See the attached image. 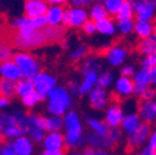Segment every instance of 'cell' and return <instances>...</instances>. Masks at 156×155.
<instances>
[{
  "label": "cell",
  "instance_id": "cell-1",
  "mask_svg": "<svg viewBox=\"0 0 156 155\" xmlns=\"http://www.w3.org/2000/svg\"><path fill=\"white\" fill-rule=\"evenodd\" d=\"M11 61L17 65V67L20 68L21 74L25 78H32V77L37 76L38 72V62L37 59L31 55V53H25V52H19L12 55Z\"/></svg>",
  "mask_w": 156,
  "mask_h": 155
},
{
  "label": "cell",
  "instance_id": "cell-2",
  "mask_svg": "<svg viewBox=\"0 0 156 155\" xmlns=\"http://www.w3.org/2000/svg\"><path fill=\"white\" fill-rule=\"evenodd\" d=\"M66 124H67V145H77L82 140V133H81V125L78 122V117L74 112H71L66 117Z\"/></svg>",
  "mask_w": 156,
  "mask_h": 155
},
{
  "label": "cell",
  "instance_id": "cell-3",
  "mask_svg": "<svg viewBox=\"0 0 156 155\" xmlns=\"http://www.w3.org/2000/svg\"><path fill=\"white\" fill-rule=\"evenodd\" d=\"M47 13V3L45 0H25V17L35 19L45 16Z\"/></svg>",
  "mask_w": 156,
  "mask_h": 155
},
{
  "label": "cell",
  "instance_id": "cell-4",
  "mask_svg": "<svg viewBox=\"0 0 156 155\" xmlns=\"http://www.w3.org/2000/svg\"><path fill=\"white\" fill-rule=\"evenodd\" d=\"M150 133V121H146L145 123H143L141 125H139V128L135 130L134 134H131V137L129 139L128 143V148H126V153H131L136 146H139L146 138Z\"/></svg>",
  "mask_w": 156,
  "mask_h": 155
},
{
  "label": "cell",
  "instance_id": "cell-5",
  "mask_svg": "<svg viewBox=\"0 0 156 155\" xmlns=\"http://www.w3.org/2000/svg\"><path fill=\"white\" fill-rule=\"evenodd\" d=\"M55 86V78L48 74L45 73H40L35 76L34 80V87H36L37 93L40 96V99H45V96L47 92H50L52 89V87Z\"/></svg>",
  "mask_w": 156,
  "mask_h": 155
},
{
  "label": "cell",
  "instance_id": "cell-6",
  "mask_svg": "<svg viewBox=\"0 0 156 155\" xmlns=\"http://www.w3.org/2000/svg\"><path fill=\"white\" fill-rule=\"evenodd\" d=\"M42 32H44V36L46 38V42L47 45L50 44H58L62 41V38L65 37V34H66V27L65 26H58V25H55V26H45L42 29Z\"/></svg>",
  "mask_w": 156,
  "mask_h": 155
},
{
  "label": "cell",
  "instance_id": "cell-7",
  "mask_svg": "<svg viewBox=\"0 0 156 155\" xmlns=\"http://www.w3.org/2000/svg\"><path fill=\"white\" fill-rule=\"evenodd\" d=\"M0 73L3 74V77L5 78H9V80H20L21 78V71L20 68L17 67L16 63H14L11 60L10 61H6L4 63L0 65Z\"/></svg>",
  "mask_w": 156,
  "mask_h": 155
},
{
  "label": "cell",
  "instance_id": "cell-8",
  "mask_svg": "<svg viewBox=\"0 0 156 155\" xmlns=\"http://www.w3.org/2000/svg\"><path fill=\"white\" fill-rule=\"evenodd\" d=\"M16 93V82L2 77L0 78V99H10Z\"/></svg>",
  "mask_w": 156,
  "mask_h": 155
},
{
  "label": "cell",
  "instance_id": "cell-9",
  "mask_svg": "<svg viewBox=\"0 0 156 155\" xmlns=\"http://www.w3.org/2000/svg\"><path fill=\"white\" fill-rule=\"evenodd\" d=\"M138 112L141 114V117L145 121H151L156 118V102L144 101L140 98L138 103Z\"/></svg>",
  "mask_w": 156,
  "mask_h": 155
},
{
  "label": "cell",
  "instance_id": "cell-10",
  "mask_svg": "<svg viewBox=\"0 0 156 155\" xmlns=\"http://www.w3.org/2000/svg\"><path fill=\"white\" fill-rule=\"evenodd\" d=\"M65 144V137L60 133H51L50 135H47L45 139V146L47 150L50 151H55V150H60Z\"/></svg>",
  "mask_w": 156,
  "mask_h": 155
},
{
  "label": "cell",
  "instance_id": "cell-11",
  "mask_svg": "<svg viewBox=\"0 0 156 155\" xmlns=\"http://www.w3.org/2000/svg\"><path fill=\"white\" fill-rule=\"evenodd\" d=\"M136 20L138 21H146L147 19L151 17L154 11V5L150 0H144L140 2V4L136 8Z\"/></svg>",
  "mask_w": 156,
  "mask_h": 155
},
{
  "label": "cell",
  "instance_id": "cell-12",
  "mask_svg": "<svg viewBox=\"0 0 156 155\" xmlns=\"http://www.w3.org/2000/svg\"><path fill=\"white\" fill-rule=\"evenodd\" d=\"M69 6L68 4H62L60 6H55V8H51L50 10H47V24H50L51 26H55L57 25L62 20V16H63V13L66 10V8Z\"/></svg>",
  "mask_w": 156,
  "mask_h": 155
},
{
  "label": "cell",
  "instance_id": "cell-13",
  "mask_svg": "<svg viewBox=\"0 0 156 155\" xmlns=\"http://www.w3.org/2000/svg\"><path fill=\"white\" fill-rule=\"evenodd\" d=\"M87 21V14L82 9H71L68 26H81Z\"/></svg>",
  "mask_w": 156,
  "mask_h": 155
},
{
  "label": "cell",
  "instance_id": "cell-14",
  "mask_svg": "<svg viewBox=\"0 0 156 155\" xmlns=\"http://www.w3.org/2000/svg\"><path fill=\"white\" fill-rule=\"evenodd\" d=\"M12 148L16 155H30L32 151V144L27 138H19L14 143Z\"/></svg>",
  "mask_w": 156,
  "mask_h": 155
},
{
  "label": "cell",
  "instance_id": "cell-15",
  "mask_svg": "<svg viewBox=\"0 0 156 155\" xmlns=\"http://www.w3.org/2000/svg\"><path fill=\"white\" fill-rule=\"evenodd\" d=\"M135 50L139 53H147V55H154L156 53V38H144L143 41H140L136 45Z\"/></svg>",
  "mask_w": 156,
  "mask_h": 155
},
{
  "label": "cell",
  "instance_id": "cell-16",
  "mask_svg": "<svg viewBox=\"0 0 156 155\" xmlns=\"http://www.w3.org/2000/svg\"><path fill=\"white\" fill-rule=\"evenodd\" d=\"M105 93L102 91V88H97L90 94V106L94 109H101L105 106Z\"/></svg>",
  "mask_w": 156,
  "mask_h": 155
},
{
  "label": "cell",
  "instance_id": "cell-17",
  "mask_svg": "<svg viewBox=\"0 0 156 155\" xmlns=\"http://www.w3.org/2000/svg\"><path fill=\"white\" fill-rule=\"evenodd\" d=\"M123 121V114H122V110L119 107H112L109 110H108V114H107V123L108 125L110 127H116L119 125L120 122Z\"/></svg>",
  "mask_w": 156,
  "mask_h": 155
},
{
  "label": "cell",
  "instance_id": "cell-18",
  "mask_svg": "<svg viewBox=\"0 0 156 155\" xmlns=\"http://www.w3.org/2000/svg\"><path fill=\"white\" fill-rule=\"evenodd\" d=\"M16 92L20 96H26L31 92H34V82L29 78H24V80H19L16 82Z\"/></svg>",
  "mask_w": 156,
  "mask_h": 155
},
{
  "label": "cell",
  "instance_id": "cell-19",
  "mask_svg": "<svg viewBox=\"0 0 156 155\" xmlns=\"http://www.w3.org/2000/svg\"><path fill=\"white\" fill-rule=\"evenodd\" d=\"M123 125H124V129L126 130V133H129L130 135L135 133V130L139 128V118L138 115H128L126 118L123 119Z\"/></svg>",
  "mask_w": 156,
  "mask_h": 155
},
{
  "label": "cell",
  "instance_id": "cell-20",
  "mask_svg": "<svg viewBox=\"0 0 156 155\" xmlns=\"http://www.w3.org/2000/svg\"><path fill=\"white\" fill-rule=\"evenodd\" d=\"M14 127H20L17 124L15 117H12V115H6V114H0V130L5 132Z\"/></svg>",
  "mask_w": 156,
  "mask_h": 155
},
{
  "label": "cell",
  "instance_id": "cell-21",
  "mask_svg": "<svg viewBox=\"0 0 156 155\" xmlns=\"http://www.w3.org/2000/svg\"><path fill=\"white\" fill-rule=\"evenodd\" d=\"M67 106H68V103H66L61 99H51V102L48 104V110L56 115H61L65 113Z\"/></svg>",
  "mask_w": 156,
  "mask_h": 155
},
{
  "label": "cell",
  "instance_id": "cell-22",
  "mask_svg": "<svg viewBox=\"0 0 156 155\" xmlns=\"http://www.w3.org/2000/svg\"><path fill=\"white\" fill-rule=\"evenodd\" d=\"M118 15H116V19H118L119 21H128L130 20V19L133 17V10L130 8V4L128 2H123L120 9L118 10V13H116Z\"/></svg>",
  "mask_w": 156,
  "mask_h": 155
},
{
  "label": "cell",
  "instance_id": "cell-23",
  "mask_svg": "<svg viewBox=\"0 0 156 155\" xmlns=\"http://www.w3.org/2000/svg\"><path fill=\"white\" fill-rule=\"evenodd\" d=\"M116 88L122 94H129L133 92L134 89V82L126 77H122V78L118 81V85H116Z\"/></svg>",
  "mask_w": 156,
  "mask_h": 155
},
{
  "label": "cell",
  "instance_id": "cell-24",
  "mask_svg": "<svg viewBox=\"0 0 156 155\" xmlns=\"http://www.w3.org/2000/svg\"><path fill=\"white\" fill-rule=\"evenodd\" d=\"M95 29L101 31L102 34H113L114 32V26L109 19H102L95 23Z\"/></svg>",
  "mask_w": 156,
  "mask_h": 155
},
{
  "label": "cell",
  "instance_id": "cell-25",
  "mask_svg": "<svg viewBox=\"0 0 156 155\" xmlns=\"http://www.w3.org/2000/svg\"><path fill=\"white\" fill-rule=\"evenodd\" d=\"M89 143L93 144V145H97V146H108V145H112L109 138L107 135H99V134H92L89 135Z\"/></svg>",
  "mask_w": 156,
  "mask_h": 155
},
{
  "label": "cell",
  "instance_id": "cell-26",
  "mask_svg": "<svg viewBox=\"0 0 156 155\" xmlns=\"http://www.w3.org/2000/svg\"><path fill=\"white\" fill-rule=\"evenodd\" d=\"M136 32H138V35L143 38H147L150 32H151V26L147 21H138V24H136Z\"/></svg>",
  "mask_w": 156,
  "mask_h": 155
},
{
  "label": "cell",
  "instance_id": "cell-27",
  "mask_svg": "<svg viewBox=\"0 0 156 155\" xmlns=\"http://www.w3.org/2000/svg\"><path fill=\"white\" fill-rule=\"evenodd\" d=\"M88 123L97 130V134H99V135H107L109 133V128H108V124L107 123L98 122V121H95V119H88Z\"/></svg>",
  "mask_w": 156,
  "mask_h": 155
},
{
  "label": "cell",
  "instance_id": "cell-28",
  "mask_svg": "<svg viewBox=\"0 0 156 155\" xmlns=\"http://www.w3.org/2000/svg\"><path fill=\"white\" fill-rule=\"evenodd\" d=\"M50 97L51 99H61L69 104V97L63 88H56L53 91H50Z\"/></svg>",
  "mask_w": 156,
  "mask_h": 155
},
{
  "label": "cell",
  "instance_id": "cell-29",
  "mask_svg": "<svg viewBox=\"0 0 156 155\" xmlns=\"http://www.w3.org/2000/svg\"><path fill=\"white\" fill-rule=\"evenodd\" d=\"M108 16V11L105 10V8L103 5H97L93 8L92 10V19L93 21H98L102 20V19H107Z\"/></svg>",
  "mask_w": 156,
  "mask_h": 155
},
{
  "label": "cell",
  "instance_id": "cell-30",
  "mask_svg": "<svg viewBox=\"0 0 156 155\" xmlns=\"http://www.w3.org/2000/svg\"><path fill=\"white\" fill-rule=\"evenodd\" d=\"M105 4H107L105 10H108L110 15H115L118 13V10L120 9V6L123 4V0H105Z\"/></svg>",
  "mask_w": 156,
  "mask_h": 155
},
{
  "label": "cell",
  "instance_id": "cell-31",
  "mask_svg": "<svg viewBox=\"0 0 156 155\" xmlns=\"http://www.w3.org/2000/svg\"><path fill=\"white\" fill-rule=\"evenodd\" d=\"M38 99H40V96H38L37 92H31V93H29V94L23 97V102L27 107H32Z\"/></svg>",
  "mask_w": 156,
  "mask_h": 155
},
{
  "label": "cell",
  "instance_id": "cell-32",
  "mask_svg": "<svg viewBox=\"0 0 156 155\" xmlns=\"http://www.w3.org/2000/svg\"><path fill=\"white\" fill-rule=\"evenodd\" d=\"M31 25L34 27V30H41L45 26H47V19L46 16H40V17H35V19H30Z\"/></svg>",
  "mask_w": 156,
  "mask_h": 155
},
{
  "label": "cell",
  "instance_id": "cell-33",
  "mask_svg": "<svg viewBox=\"0 0 156 155\" xmlns=\"http://www.w3.org/2000/svg\"><path fill=\"white\" fill-rule=\"evenodd\" d=\"M112 74L109 73V72H107V73H104V74H102L101 77H99V80H98V88H102V87H107L110 82H112Z\"/></svg>",
  "mask_w": 156,
  "mask_h": 155
},
{
  "label": "cell",
  "instance_id": "cell-34",
  "mask_svg": "<svg viewBox=\"0 0 156 155\" xmlns=\"http://www.w3.org/2000/svg\"><path fill=\"white\" fill-rule=\"evenodd\" d=\"M155 63H156V53L149 55V56L146 57V60L144 61V70L150 71L151 68L155 67Z\"/></svg>",
  "mask_w": 156,
  "mask_h": 155
},
{
  "label": "cell",
  "instance_id": "cell-35",
  "mask_svg": "<svg viewBox=\"0 0 156 155\" xmlns=\"http://www.w3.org/2000/svg\"><path fill=\"white\" fill-rule=\"evenodd\" d=\"M119 29H120V31L123 34H129L133 30V23L130 20H128V21H120Z\"/></svg>",
  "mask_w": 156,
  "mask_h": 155
},
{
  "label": "cell",
  "instance_id": "cell-36",
  "mask_svg": "<svg viewBox=\"0 0 156 155\" xmlns=\"http://www.w3.org/2000/svg\"><path fill=\"white\" fill-rule=\"evenodd\" d=\"M69 146L68 145H63L60 150H55V151H50V150H46L42 155H66L67 151H68Z\"/></svg>",
  "mask_w": 156,
  "mask_h": 155
},
{
  "label": "cell",
  "instance_id": "cell-37",
  "mask_svg": "<svg viewBox=\"0 0 156 155\" xmlns=\"http://www.w3.org/2000/svg\"><path fill=\"white\" fill-rule=\"evenodd\" d=\"M95 30H97V29H95V23H94V21H86V23L83 24V31H84L86 34L92 35Z\"/></svg>",
  "mask_w": 156,
  "mask_h": 155
},
{
  "label": "cell",
  "instance_id": "cell-38",
  "mask_svg": "<svg viewBox=\"0 0 156 155\" xmlns=\"http://www.w3.org/2000/svg\"><path fill=\"white\" fill-rule=\"evenodd\" d=\"M154 96H155V91L149 89V88H145L144 92L141 93V99H144V101H149L150 98H152Z\"/></svg>",
  "mask_w": 156,
  "mask_h": 155
},
{
  "label": "cell",
  "instance_id": "cell-39",
  "mask_svg": "<svg viewBox=\"0 0 156 155\" xmlns=\"http://www.w3.org/2000/svg\"><path fill=\"white\" fill-rule=\"evenodd\" d=\"M71 2L77 6H88L90 4V0H71Z\"/></svg>",
  "mask_w": 156,
  "mask_h": 155
},
{
  "label": "cell",
  "instance_id": "cell-40",
  "mask_svg": "<svg viewBox=\"0 0 156 155\" xmlns=\"http://www.w3.org/2000/svg\"><path fill=\"white\" fill-rule=\"evenodd\" d=\"M86 81L87 82H90V83H94L97 81V74L95 72H87L86 73Z\"/></svg>",
  "mask_w": 156,
  "mask_h": 155
},
{
  "label": "cell",
  "instance_id": "cell-41",
  "mask_svg": "<svg viewBox=\"0 0 156 155\" xmlns=\"http://www.w3.org/2000/svg\"><path fill=\"white\" fill-rule=\"evenodd\" d=\"M6 25H9L6 14H4V13H0V29H2V27H5Z\"/></svg>",
  "mask_w": 156,
  "mask_h": 155
},
{
  "label": "cell",
  "instance_id": "cell-42",
  "mask_svg": "<svg viewBox=\"0 0 156 155\" xmlns=\"http://www.w3.org/2000/svg\"><path fill=\"white\" fill-rule=\"evenodd\" d=\"M149 83H156V68H151L149 71Z\"/></svg>",
  "mask_w": 156,
  "mask_h": 155
},
{
  "label": "cell",
  "instance_id": "cell-43",
  "mask_svg": "<svg viewBox=\"0 0 156 155\" xmlns=\"http://www.w3.org/2000/svg\"><path fill=\"white\" fill-rule=\"evenodd\" d=\"M0 155H16L15 153H14V150L9 146V145H6L3 150H2V153H0Z\"/></svg>",
  "mask_w": 156,
  "mask_h": 155
},
{
  "label": "cell",
  "instance_id": "cell-44",
  "mask_svg": "<svg viewBox=\"0 0 156 155\" xmlns=\"http://www.w3.org/2000/svg\"><path fill=\"white\" fill-rule=\"evenodd\" d=\"M92 85H93V83H90V82H87V81H86V82L82 85V87L80 88V92H81V93H86L87 91H89V89H90Z\"/></svg>",
  "mask_w": 156,
  "mask_h": 155
},
{
  "label": "cell",
  "instance_id": "cell-45",
  "mask_svg": "<svg viewBox=\"0 0 156 155\" xmlns=\"http://www.w3.org/2000/svg\"><path fill=\"white\" fill-rule=\"evenodd\" d=\"M86 154H87V155H108V154L104 153V151H101V150H93V149H88V150L86 151Z\"/></svg>",
  "mask_w": 156,
  "mask_h": 155
},
{
  "label": "cell",
  "instance_id": "cell-46",
  "mask_svg": "<svg viewBox=\"0 0 156 155\" xmlns=\"http://www.w3.org/2000/svg\"><path fill=\"white\" fill-rule=\"evenodd\" d=\"M134 73V70H133V67H125L123 71H122V74H123V77H126V76H131Z\"/></svg>",
  "mask_w": 156,
  "mask_h": 155
},
{
  "label": "cell",
  "instance_id": "cell-47",
  "mask_svg": "<svg viewBox=\"0 0 156 155\" xmlns=\"http://www.w3.org/2000/svg\"><path fill=\"white\" fill-rule=\"evenodd\" d=\"M0 145H8V138L6 135L0 133Z\"/></svg>",
  "mask_w": 156,
  "mask_h": 155
},
{
  "label": "cell",
  "instance_id": "cell-48",
  "mask_svg": "<svg viewBox=\"0 0 156 155\" xmlns=\"http://www.w3.org/2000/svg\"><path fill=\"white\" fill-rule=\"evenodd\" d=\"M150 148L154 150V151H156V133L154 134V137L151 138V143H150Z\"/></svg>",
  "mask_w": 156,
  "mask_h": 155
},
{
  "label": "cell",
  "instance_id": "cell-49",
  "mask_svg": "<svg viewBox=\"0 0 156 155\" xmlns=\"http://www.w3.org/2000/svg\"><path fill=\"white\" fill-rule=\"evenodd\" d=\"M46 3H50V4H58V3H67V0H45Z\"/></svg>",
  "mask_w": 156,
  "mask_h": 155
},
{
  "label": "cell",
  "instance_id": "cell-50",
  "mask_svg": "<svg viewBox=\"0 0 156 155\" xmlns=\"http://www.w3.org/2000/svg\"><path fill=\"white\" fill-rule=\"evenodd\" d=\"M141 155H156V151H154L151 148H147V149H146Z\"/></svg>",
  "mask_w": 156,
  "mask_h": 155
},
{
  "label": "cell",
  "instance_id": "cell-51",
  "mask_svg": "<svg viewBox=\"0 0 156 155\" xmlns=\"http://www.w3.org/2000/svg\"><path fill=\"white\" fill-rule=\"evenodd\" d=\"M9 101L10 99H0V107H4L6 104H9Z\"/></svg>",
  "mask_w": 156,
  "mask_h": 155
},
{
  "label": "cell",
  "instance_id": "cell-52",
  "mask_svg": "<svg viewBox=\"0 0 156 155\" xmlns=\"http://www.w3.org/2000/svg\"><path fill=\"white\" fill-rule=\"evenodd\" d=\"M150 2H151V3H152V5H154V6H155V5H156V0H150Z\"/></svg>",
  "mask_w": 156,
  "mask_h": 155
},
{
  "label": "cell",
  "instance_id": "cell-53",
  "mask_svg": "<svg viewBox=\"0 0 156 155\" xmlns=\"http://www.w3.org/2000/svg\"><path fill=\"white\" fill-rule=\"evenodd\" d=\"M154 35H155V36H156V25H155V26H154Z\"/></svg>",
  "mask_w": 156,
  "mask_h": 155
},
{
  "label": "cell",
  "instance_id": "cell-54",
  "mask_svg": "<svg viewBox=\"0 0 156 155\" xmlns=\"http://www.w3.org/2000/svg\"><path fill=\"white\" fill-rule=\"evenodd\" d=\"M97 2H105V0H97Z\"/></svg>",
  "mask_w": 156,
  "mask_h": 155
},
{
  "label": "cell",
  "instance_id": "cell-55",
  "mask_svg": "<svg viewBox=\"0 0 156 155\" xmlns=\"http://www.w3.org/2000/svg\"><path fill=\"white\" fill-rule=\"evenodd\" d=\"M155 68H156V63H155Z\"/></svg>",
  "mask_w": 156,
  "mask_h": 155
}]
</instances>
